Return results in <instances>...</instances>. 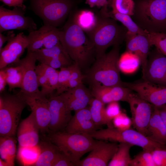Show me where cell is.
Wrapping results in <instances>:
<instances>
[{"mask_svg": "<svg viewBox=\"0 0 166 166\" xmlns=\"http://www.w3.org/2000/svg\"><path fill=\"white\" fill-rule=\"evenodd\" d=\"M68 18L62 28L59 29L60 42L73 62L82 69L96 57L95 50L84 31L75 21L73 11Z\"/></svg>", "mask_w": 166, "mask_h": 166, "instance_id": "obj_1", "label": "cell"}, {"mask_svg": "<svg viewBox=\"0 0 166 166\" xmlns=\"http://www.w3.org/2000/svg\"><path fill=\"white\" fill-rule=\"evenodd\" d=\"M120 45L113 46L109 52L96 58L92 65L84 75L91 88L98 86H123L118 62Z\"/></svg>", "mask_w": 166, "mask_h": 166, "instance_id": "obj_2", "label": "cell"}, {"mask_svg": "<svg viewBox=\"0 0 166 166\" xmlns=\"http://www.w3.org/2000/svg\"><path fill=\"white\" fill-rule=\"evenodd\" d=\"M96 18L95 26L86 32L94 46L96 58L105 53L110 46L122 44L128 31L124 26L118 24L117 21L100 13L96 15Z\"/></svg>", "mask_w": 166, "mask_h": 166, "instance_id": "obj_3", "label": "cell"}, {"mask_svg": "<svg viewBox=\"0 0 166 166\" xmlns=\"http://www.w3.org/2000/svg\"><path fill=\"white\" fill-rule=\"evenodd\" d=\"M133 20L149 33H166V0H135Z\"/></svg>", "mask_w": 166, "mask_h": 166, "instance_id": "obj_4", "label": "cell"}, {"mask_svg": "<svg viewBox=\"0 0 166 166\" xmlns=\"http://www.w3.org/2000/svg\"><path fill=\"white\" fill-rule=\"evenodd\" d=\"M48 139L76 166L82 156L90 152L97 141L88 134L71 133L64 131L49 133Z\"/></svg>", "mask_w": 166, "mask_h": 166, "instance_id": "obj_5", "label": "cell"}, {"mask_svg": "<svg viewBox=\"0 0 166 166\" xmlns=\"http://www.w3.org/2000/svg\"><path fill=\"white\" fill-rule=\"evenodd\" d=\"M28 9L43 24L57 28L64 23L76 3L75 0H29Z\"/></svg>", "mask_w": 166, "mask_h": 166, "instance_id": "obj_6", "label": "cell"}, {"mask_svg": "<svg viewBox=\"0 0 166 166\" xmlns=\"http://www.w3.org/2000/svg\"><path fill=\"white\" fill-rule=\"evenodd\" d=\"M5 91L0 96V136H15L22 112L27 105L18 93Z\"/></svg>", "mask_w": 166, "mask_h": 166, "instance_id": "obj_7", "label": "cell"}, {"mask_svg": "<svg viewBox=\"0 0 166 166\" xmlns=\"http://www.w3.org/2000/svg\"><path fill=\"white\" fill-rule=\"evenodd\" d=\"M94 139L113 142L128 143L141 148L143 150L152 151L163 145L152 140L136 130L131 128L120 130L114 127L96 130L89 135Z\"/></svg>", "mask_w": 166, "mask_h": 166, "instance_id": "obj_8", "label": "cell"}, {"mask_svg": "<svg viewBox=\"0 0 166 166\" xmlns=\"http://www.w3.org/2000/svg\"><path fill=\"white\" fill-rule=\"evenodd\" d=\"M26 8L15 7L11 10L0 6V33L10 30H25L29 32L37 29L31 17L25 15Z\"/></svg>", "mask_w": 166, "mask_h": 166, "instance_id": "obj_9", "label": "cell"}, {"mask_svg": "<svg viewBox=\"0 0 166 166\" xmlns=\"http://www.w3.org/2000/svg\"><path fill=\"white\" fill-rule=\"evenodd\" d=\"M17 93L30 108L40 131L43 133H49L50 121L49 99L41 92L29 94L19 91Z\"/></svg>", "mask_w": 166, "mask_h": 166, "instance_id": "obj_10", "label": "cell"}, {"mask_svg": "<svg viewBox=\"0 0 166 166\" xmlns=\"http://www.w3.org/2000/svg\"><path fill=\"white\" fill-rule=\"evenodd\" d=\"M127 102L130 107L132 125L136 130L146 136L154 106L132 91L129 96Z\"/></svg>", "mask_w": 166, "mask_h": 166, "instance_id": "obj_11", "label": "cell"}, {"mask_svg": "<svg viewBox=\"0 0 166 166\" xmlns=\"http://www.w3.org/2000/svg\"><path fill=\"white\" fill-rule=\"evenodd\" d=\"M123 86L136 93L142 98L156 107L166 104V87L144 80L123 82Z\"/></svg>", "mask_w": 166, "mask_h": 166, "instance_id": "obj_12", "label": "cell"}, {"mask_svg": "<svg viewBox=\"0 0 166 166\" xmlns=\"http://www.w3.org/2000/svg\"><path fill=\"white\" fill-rule=\"evenodd\" d=\"M48 99L50 113L49 133L64 131L72 117L71 111L60 95H51Z\"/></svg>", "mask_w": 166, "mask_h": 166, "instance_id": "obj_13", "label": "cell"}, {"mask_svg": "<svg viewBox=\"0 0 166 166\" xmlns=\"http://www.w3.org/2000/svg\"><path fill=\"white\" fill-rule=\"evenodd\" d=\"M143 80L166 87V56L156 47L150 51Z\"/></svg>", "mask_w": 166, "mask_h": 166, "instance_id": "obj_14", "label": "cell"}, {"mask_svg": "<svg viewBox=\"0 0 166 166\" xmlns=\"http://www.w3.org/2000/svg\"><path fill=\"white\" fill-rule=\"evenodd\" d=\"M118 144L115 142L97 141L88 155L81 160L77 166H106L116 152Z\"/></svg>", "mask_w": 166, "mask_h": 166, "instance_id": "obj_15", "label": "cell"}, {"mask_svg": "<svg viewBox=\"0 0 166 166\" xmlns=\"http://www.w3.org/2000/svg\"><path fill=\"white\" fill-rule=\"evenodd\" d=\"M37 61L34 53L27 51L24 58L14 63L20 66L22 72L23 80L20 92L29 94L41 93L36 72Z\"/></svg>", "mask_w": 166, "mask_h": 166, "instance_id": "obj_16", "label": "cell"}, {"mask_svg": "<svg viewBox=\"0 0 166 166\" xmlns=\"http://www.w3.org/2000/svg\"><path fill=\"white\" fill-rule=\"evenodd\" d=\"M28 45L27 36L23 32L11 38L0 50V69L18 61Z\"/></svg>", "mask_w": 166, "mask_h": 166, "instance_id": "obj_17", "label": "cell"}, {"mask_svg": "<svg viewBox=\"0 0 166 166\" xmlns=\"http://www.w3.org/2000/svg\"><path fill=\"white\" fill-rule=\"evenodd\" d=\"M124 41L125 51L135 54L139 58L143 74L145 70L150 49L152 46L149 39V33L136 34L127 31Z\"/></svg>", "mask_w": 166, "mask_h": 166, "instance_id": "obj_18", "label": "cell"}, {"mask_svg": "<svg viewBox=\"0 0 166 166\" xmlns=\"http://www.w3.org/2000/svg\"><path fill=\"white\" fill-rule=\"evenodd\" d=\"M39 127L31 112L19 124L17 131V140L19 146H33L39 143Z\"/></svg>", "mask_w": 166, "mask_h": 166, "instance_id": "obj_19", "label": "cell"}, {"mask_svg": "<svg viewBox=\"0 0 166 166\" xmlns=\"http://www.w3.org/2000/svg\"><path fill=\"white\" fill-rule=\"evenodd\" d=\"M97 126L92 119L89 107L75 111L64 131L71 133L90 135Z\"/></svg>", "mask_w": 166, "mask_h": 166, "instance_id": "obj_20", "label": "cell"}, {"mask_svg": "<svg viewBox=\"0 0 166 166\" xmlns=\"http://www.w3.org/2000/svg\"><path fill=\"white\" fill-rule=\"evenodd\" d=\"M132 91L124 86L115 85L93 87L91 92L93 97L105 104L114 101L127 102Z\"/></svg>", "mask_w": 166, "mask_h": 166, "instance_id": "obj_21", "label": "cell"}, {"mask_svg": "<svg viewBox=\"0 0 166 166\" xmlns=\"http://www.w3.org/2000/svg\"><path fill=\"white\" fill-rule=\"evenodd\" d=\"M59 95L69 110L74 112L87 107L93 97L91 91L83 83Z\"/></svg>", "mask_w": 166, "mask_h": 166, "instance_id": "obj_22", "label": "cell"}, {"mask_svg": "<svg viewBox=\"0 0 166 166\" xmlns=\"http://www.w3.org/2000/svg\"><path fill=\"white\" fill-rule=\"evenodd\" d=\"M146 136L154 141L166 145V126L160 116L157 108L154 106L147 128Z\"/></svg>", "mask_w": 166, "mask_h": 166, "instance_id": "obj_23", "label": "cell"}, {"mask_svg": "<svg viewBox=\"0 0 166 166\" xmlns=\"http://www.w3.org/2000/svg\"><path fill=\"white\" fill-rule=\"evenodd\" d=\"M40 153L34 166H53L61 152L57 147L48 140L38 144Z\"/></svg>", "mask_w": 166, "mask_h": 166, "instance_id": "obj_24", "label": "cell"}, {"mask_svg": "<svg viewBox=\"0 0 166 166\" xmlns=\"http://www.w3.org/2000/svg\"><path fill=\"white\" fill-rule=\"evenodd\" d=\"M100 13L105 16L120 22L129 32L140 34H147L149 33L137 24L133 20L131 16L109 10L107 5L102 7Z\"/></svg>", "mask_w": 166, "mask_h": 166, "instance_id": "obj_25", "label": "cell"}, {"mask_svg": "<svg viewBox=\"0 0 166 166\" xmlns=\"http://www.w3.org/2000/svg\"><path fill=\"white\" fill-rule=\"evenodd\" d=\"M16 143L15 136L0 137V159L6 162L8 166L14 165Z\"/></svg>", "mask_w": 166, "mask_h": 166, "instance_id": "obj_26", "label": "cell"}, {"mask_svg": "<svg viewBox=\"0 0 166 166\" xmlns=\"http://www.w3.org/2000/svg\"><path fill=\"white\" fill-rule=\"evenodd\" d=\"M105 105L93 97L91 99L89 105L92 119L97 126L106 124L108 127H113L107 117Z\"/></svg>", "mask_w": 166, "mask_h": 166, "instance_id": "obj_27", "label": "cell"}, {"mask_svg": "<svg viewBox=\"0 0 166 166\" xmlns=\"http://www.w3.org/2000/svg\"><path fill=\"white\" fill-rule=\"evenodd\" d=\"M40 153L38 144L33 146H19L17 153L19 162L23 166H33L37 160Z\"/></svg>", "mask_w": 166, "mask_h": 166, "instance_id": "obj_28", "label": "cell"}, {"mask_svg": "<svg viewBox=\"0 0 166 166\" xmlns=\"http://www.w3.org/2000/svg\"><path fill=\"white\" fill-rule=\"evenodd\" d=\"M131 144L121 142L118 144L117 149L109 162V166H130L132 160L130 154Z\"/></svg>", "mask_w": 166, "mask_h": 166, "instance_id": "obj_29", "label": "cell"}, {"mask_svg": "<svg viewBox=\"0 0 166 166\" xmlns=\"http://www.w3.org/2000/svg\"><path fill=\"white\" fill-rule=\"evenodd\" d=\"M140 62L135 54L125 51L120 57L118 65L120 71L125 74L133 73L138 69Z\"/></svg>", "mask_w": 166, "mask_h": 166, "instance_id": "obj_30", "label": "cell"}, {"mask_svg": "<svg viewBox=\"0 0 166 166\" xmlns=\"http://www.w3.org/2000/svg\"><path fill=\"white\" fill-rule=\"evenodd\" d=\"M14 66L6 67L3 69L6 75L8 90L11 91L15 88H22L23 76L20 66L15 64Z\"/></svg>", "mask_w": 166, "mask_h": 166, "instance_id": "obj_31", "label": "cell"}, {"mask_svg": "<svg viewBox=\"0 0 166 166\" xmlns=\"http://www.w3.org/2000/svg\"><path fill=\"white\" fill-rule=\"evenodd\" d=\"M73 14L77 24L84 31L91 30L95 26L97 20L96 15L92 11L82 10Z\"/></svg>", "mask_w": 166, "mask_h": 166, "instance_id": "obj_32", "label": "cell"}, {"mask_svg": "<svg viewBox=\"0 0 166 166\" xmlns=\"http://www.w3.org/2000/svg\"><path fill=\"white\" fill-rule=\"evenodd\" d=\"M33 52L37 60L40 63L54 58L69 56L65 51L60 42L52 48H42Z\"/></svg>", "mask_w": 166, "mask_h": 166, "instance_id": "obj_33", "label": "cell"}, {"mask_svg": "<svg viewBox=\"0 0 166 166\" xmlns=\"http://www.w3.org/2000/svg\"><path fill=\"white\" fill-rule=\"evenodd\" d=\"M134 5L133 0H108L107 4L111 10L130 16L133 14Z\"/></svg>", "mask_w": 166, "mask_h": 166, "instance_id": "obj_34", "label": "cell"}, {"mask_svg": "<svg viewBox=\"0 0 166 166\" xmlns=\"http://www.w3.org/2000/svg\"><path fill=\"white\" fill-rule=\"evenodd\" d=\"M73 64L60 69L58 72V85L55 95H59L67 91L68 84L73 69Z\"/></svg>", "mask_w": 166, "mask_h": 166, "instance_id": "obj_35", "label": "cell"}, {"mask_svg": "<svg viewBox=\"0 0 166 166\" xmlns=\"http://www.w3.org/2000/svg\"><path fill=\"white\" fill-rule=\"evenodd\" d=\"M143 150L132 159L130 166H155L151 152Z\"/></svg>", "mask_w": 166, "mask_h": 166, "instance_id": "obj_36", "label": "cell"}, {"mask_svg": "<svg viewBox=\"0 0 166 166\" xmlns=\"http://www.w3.org/2000/svg\"><path fill=\"white\" fill-rule=\"evenodd\" d=\"M150 43L166 56V33L163 32L149 33Z\"/></svg>", "mask_w": 166, "mask_h": 166, "instance_id": "obj_37", "label": "cell"}, {"mask_svg": "<svg viewBox=\"0 0 166 166\" xmlns=\"http://www.w3.org/2000/svg\"><path fill=\"white\" fill-rule=\"evenodd\" d=\"M36 72L39 86L41 87V93L45 96L51 95L49 91L48 78L42 69L39 65H37Z\"/></svg>", "mask_w": 166, "mask_h": 166, "instance_id": "obj_38", "label": "cell"}, {"mask_svg": "<svg viewBox=\"0 0 166 166\" xmlns=\"http://www.w3.org/2000/svg\"><path fill=\"white\" fill-rule=\"evenodd\" d=\"M72 61L69 56L54 58L44 61L41 63L56 69L72 65Z\"/></svg>", "mask_w": 166, "mask_h": 166, "instance_id": "obj_39", "label": "cell"}, {"mask_svg": "<svg viewBox=\"0 0 166 166\" xmlns=\"http://www.w3.org/2000/svg\"><path fill=\"white\" fill-rule=\"evenodd\" d=\"M112 122L113 127L120 130L129 129L132 125L131 119L122 112L113 120Z\"/></svg>", "mask_w": 166, "mask_h": 166, "instance_id": "obj_40", "label": "cell"}, {"mask_svg": "<svg viewBox=\"0 0 166 166\" xmlns=\"http://www.w3.org/2000/svg\"><path fill=\"white\" fill-rule=\"evenodd\" d=\"M155 166H166V148L165 145L158 147L151 151Z\"/></svg>", "mask_w": 166, "mask_h": 166, "instance_id": "obj_41", "label": "cell"}, {"mask_svg": "<svg viewBox=\"0 0 166 166\" xmlns=\"http://www.w3.org/2000/svg\"><path fill=\"white\" fill-rule=\"evenodd\" d=\"M121 112L120 105L117 101L113 102L108 104L105 108L107 117L112 122L113 120Z\"/></svg>", "mask_w": 166, "mask_h": 166, "instance_id": "obj_42", "label": "cell"}, {"mask_svg": "<svg viewBox=\"0 0 166 166\" xmlns=\"http://www.w3.org/2000/svg\"><path fill=\"white\" fill-rule=\"evenodd\" d=\"M76 166L75 164L67 156L61 152L53 166Z\"/></svg>", "mask_w": 166, "mask_h": 166, "instance_id": "obj_43", "label": "cell"}, {"mask_svg": "<svg viewBox=\"0 0 166 166\" xmlns=\"http://www.w3.org/2000/svg\"><path fill=\"white\" fill-rule=\"evenodd\" d=\"M4 4L9 7L26 8L23 4L24 0H0Z\"/></svg>", "mask_w": 166, "mask_h": 166, "instance_id": "obj_44", "label": "cell"}, {"mask_svg": "<svg viewBox=\"0 0 166 166\" xmlns=\"http://www.w3.org/2000/svg\"><path fill=\"white\" fill-rule=\"evenodd\" d=\"M108 0H86V3L90 7H101L107 4Z\"/></svg>", "mask_w": 166, "mask_h": 166, "instance_id": "obj_45", "label": "cell"}, {"mask_svg": "<svg viewBox=\"0 0 166 166\" xmlns=\"http://www.w3.org/2000/svg\"><path fill=\"white\" fill-rule=\"evenodd\" d=\"M7 85L6 75L3 69L0 70V93L5 91V87Z\"/></svg>", "mask_w": 166, "mask_h": 166, "instance_id": "obj_46", "label": "cell"}, {"mask_svg": "<svg viewBox=\"0 0 166 166\" xmlns=\"http://www.w3.org/2000/svg\"><path fill=\"white\" fill-rule=\"evenodd\" d=\"M15 35L13 31H9L6 36L3 35L2 33H0V50L3 47L4 44L8 41L12 37Z\"/></svg>", "mask_w": 166, "mask_h": 166, "instance_id": "obj_47", "label": "cell"}, {"mask_svg": "<svg viewBox=\"0 0 166 166\" xmlns=\"http://www.w3.org/2000/svg\"><path fill=\"white\" fill-rule=\"evenodd\" d=\"M156 107L158 109L160 116L166 126V104Z\"/></svg>", "mask_w": 166, "mask_h": 166, "instance_id": "obj_48", "label": "cell"}, {"mask_svg": "<svg viewBox=\"0 0 166 166\" xmlns=\"http://www.w3.org/2000/svg\"><path fill=\"white\" fill-rule=\"evenodd\" d=\"M0 166H8L6 163L1 159H0Z\"/></svg>", "mask_w": 166, "mask_h": 166, "instance_id": "obj_49", "label": "cell"}]
</instances>
